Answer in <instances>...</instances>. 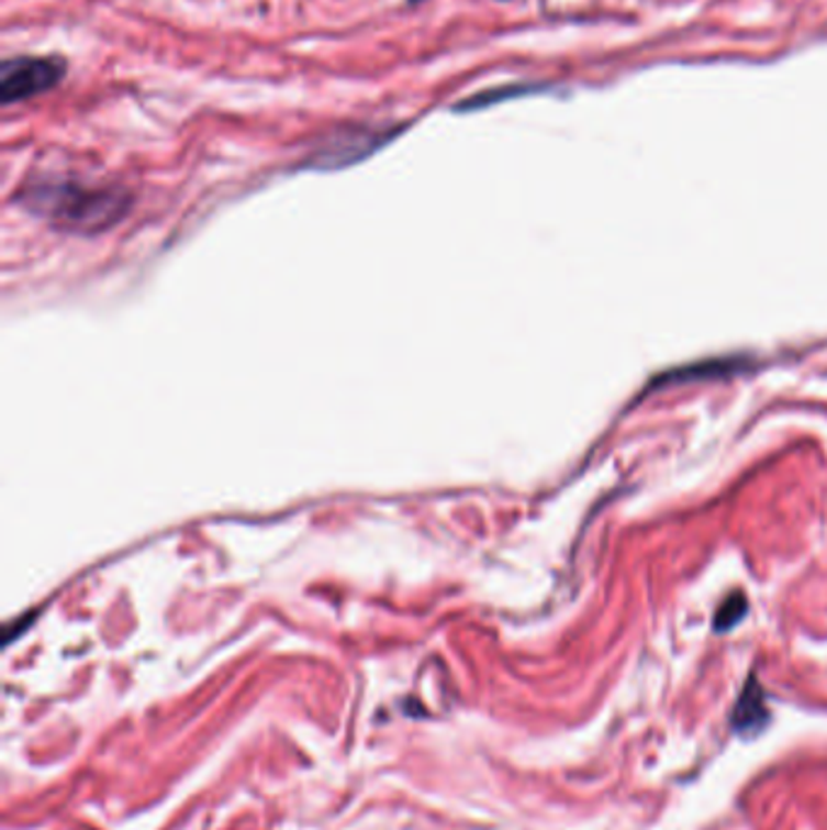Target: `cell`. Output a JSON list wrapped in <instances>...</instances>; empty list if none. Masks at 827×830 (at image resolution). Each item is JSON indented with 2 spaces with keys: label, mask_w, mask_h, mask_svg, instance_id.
<instances>
[{
  "label": "cell",
  "mask_w": 827,
  "mask_h": 830,
  "mask_svg": "<svg viewBox=\"0 0 827 830\" xmlns=\"http://www.w3.org/2000/svg\"><path fill=\"white\" fill-rule=\"evenodd\" d=\"M22 200L32 212L80 233H96L112 226L130 207V197L120 190L80 182H40L30 187Z\"/></svg>",
  "instance_id": "6da1fadb"
},
{
  "label": "cell",
  "mask_w": 827,
  "mask_h": 830,
  "mask_svg": "<svg viewBox=\"0 0 827 830\" xmlns=\"http://www.w3.org/2000/svg\"><path fill=\"white\" fill-rule=\"evenodd\" d=\"M66 64L54 56L8 58L0 68V100L13 104L52 90L62 84Z\"/></svg>",
  "instance_id": "7a4b0ae2"
},
{
  "label": "cell",
  "mask_w": 827,
  "mask_h": 830,
  "mask_svg": "<svg viewBox=\"0 0 827 830\" xmlns=\"http://www.w3.org/2000/svg\"><path fill=\"white\" fill-rule=\"evenodd\" d=\"M767 719H770V711H767V705H764V693L760 683H757L755 677H750L742 687V695L738 699L736 709H733V719H730L733 729L742 733H755L764 727Z\"/></svg>",
  "instance_id": "3957f363"
},
{
  "label": "cell",
  "mask_w": 827,
  "mask_h": 830,
  "mask_svg": "<svg viewBox=\"0 0 827 830\" xmlns=\"http://www.w3.org/2000/svg\"><path fill=\"white\" fill-rule=\"evenodd\" d=\"M745 612H748V602H745L742 595L740 593L730 595V598L720 605V610L716 615V629L718 631L733 629L745 617Z\"/></svg>",
  "instance_id": "277c9868"
},
{
  "label": "cell",
  "mask_w": 827,
  "mask_h": 830,
  "mask_svg": "<svg viewBox=\"0 0 827 830\" xmlns=\"http://www.w3.org/2000/svg\"><path fill=\"white\" fill-rule=\"evenodd\" d=\"M411 3H421V0H411Z\"/></svg>",
  "instance_id": "5b68a950"
}]
</instances>
